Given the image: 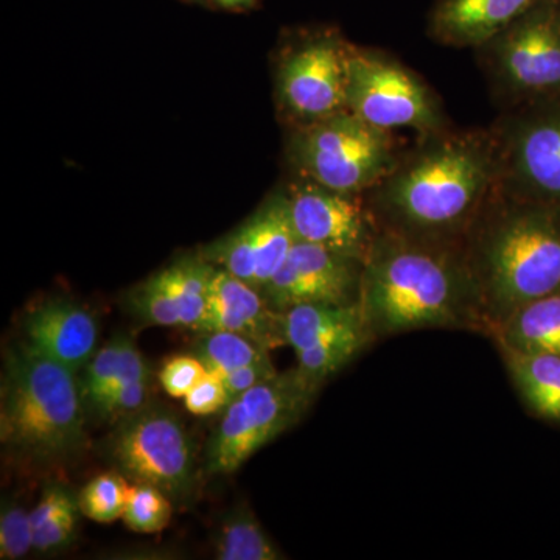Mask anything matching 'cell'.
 Instances as JSON below:
<instances>
[{
  "label": "cell",
  "instance_id": "6da1fadb",
  "mask_svg": "<svg viewBox=\"0 0 560 560\" xmlns=\"http://www.w3.org/2000/svg\"><path fill=\"white\" fill-rule=\"evenodd\" d=\"M497 187L492 130L445 127L420 135L363 197L378 230L463 243Z\"/></svg>",
  "mask_w": 560,
  "mask_h": 560
},
{
  "label": "cell",
  "instance_id": "7a4b0ae2",
  "mask_svg": "<svg viewBox=\"0 0 560 560\" xmlns=\"http://www.w3.org/2000/svg\"><path fill=\"white\" fill-rule=\"evenodd\" d=\"M360 307L374 341L423 329L489 334L463 243L378 230L364 260Z\"/></svg>",
  "mask_w": 560,
  "mask_h": 560
},
{
  "label": "cell",
  "instance_id": "3957f363",
  "mask_svg": "<svg viewBox=\"0 0 560 560\" xmlns=\"http://www.w3.org/2000/svg\"><path fill=\"white\" fill-rule=\"evenodd\" d=\"M463 248L489 335L515 308L560 290V208L497 187Z\"/></svg>",
  "mask_w": 560,
  "mask_h": 560
},
{
  "label": "cell",
  "instance_id": "277c9868",
  "mask_svg": "<svg viewBox=\"0 0 560 560\" xmlns=\"http://www.w3.org/2000/svg\"><path fill=\"white\" fill-rule=\"evenodd\" d=\"M79 377L21 341L7 349L0 382V442L32 463H61L86 445Z\"/></svg>",
  "mask_w": 560,
  "mask_h": 560
},
{
  "label": "cell",
  "instance_id": "5b68a950",
  "mask_svg": "<svg viewBox=\"0 0 560 560\" xmlns=\"http://www.w3.org/2000/svg\"><path fill=\"white\" fill-rule=\"evenodd\" d=\"M474 50L501 108L559 95L560 0H539Z\"/></svg>",
  "mask_w": 560,
  "mask_h": 560
},
{
  "label": "cell",
  "instance_id": "8992f818",
  "mask_svg": "<svg viewBox=\"0 0 560 560\" xmlns=\"http://www.w3.org/2000/svg\"><path fill=\"white\" fill-rule=\"evenodd\" d=\"M320 383L300 368L276 372L228 404L206 445L202 467L230 475L265 445L296 425L318 396Z\"/></svg>",
  "mask_w": 560,
  "mask_h": 560
},
{
  "label": "cell",
  "instance_id": "52a82bcc",
  "mask_svg": "<svg viewBox=\"0 0 560 560\" xmlns=\"http://www.w3.org/2000/svg\"><path fill=\"white\" fill-rule=\"evenodd\" d=\"M291 158L305 179L340 194L364 195L390 171L399 153L389 131L345 109L302 125L291 142Z\"/></svg>",
  "mask_w": 560,
  "mask_h": 560
},
{
  "label": "cell",
  "instance_id": "ba28073f",
  "mask_svg": "<svg viewBox=\"0 0 560 560\" xmlns=\"http://www.w3.org/2000/svg\"><path fill=\"white\" fill-rule=\"evenodd\" d=\"M106 456L127 480L162 490L173 504H189L200 485V460L189 431L175 411L161 405L117 420Z\"/></svg>",
  "mask_w": 560,
  "mask_h": 560
},
{
  "label": "cell",
  "instance_id": "9c48e42d",
  "mask_svg": "<svg viewBox=\"0 0 560 560\" xmlns=\"http://www.w3.org/2000/svg\"><path fill=\"white\" fill-rule=\"evenodd\" d=\"M346 109L378 130L419 135L447 127L440 98L418 73L382 50L348 46Z\"/></svg>",
  "mask_w": 560,
  "mask_h": 560
},
{
  "label": "cell",
  "instance_id": "30bf717a",
  "mask_svg": "<svg viewBox=\"0 0 560 560\" xmlns=\"http://www.w3.org/2000/svg\"><path fill=\"white\" fill-rule=\"evenodd\" d=\"M499 190L560 208V94L504 109L490 127Z\"/></svg>",
  "mask_w": 560,
  "mask_h": 560
},
{
  "label": "cell",
  "instance_id": "8fae6325",
  "mask_svg": "<svg viewBox=\"0 0 560 560\" xmlns=\"http://www.w3.org/2000/svg\"><path fill=\"white\" fill-rule=\"evenodd\" d=\"M346 40L326 32L302 40L280 62V105L302 125L346 109Z\"/></svg>",
  "mask_w": 560,
  "mask_h": 560
},
{
  "label": "cell",
  "instance_id": "7c38bea8",
  "mask_svg": "<svg viewBox=\"0 0 560 560\" xmlns=\"http://www.w3.org/2000/svg\"><path fill=\"white\" fill-rule=\"evenodd\" d=\"M282 313L285 342L296 353L298 368L319 383L374 341L360 304H302Z\"/></svg>",
  "mask_w": 560,
  "mask_h": 560
},
{
  "label": "cell",
  "instance_id": "4fadbf2b",
  "mask_svg": "<svg viewBox=\"0 0 560 560\" xmlns=\"http://www.w3.org/2000/svg\"><path fill=\"white\" fill-rule=\"evenodd\" d=\"M298 242L312 243L364 264L378 234L363 195L326 189L311 179L283 191Z\"/></svg>",
  "mask_w": 560,
  "mask_h": 560
},
{
  "label": "cell",
  "instance_id": "5bb4252c",
  "mask_svg": "<svg viewBox=\"0 0 560 560\" xmlns=\"http://www.w3.org/2000/svg\"><path fill=\"white\" fill-rule=\"evenodd\" d=\"M363 267L361 260L296 242L261 294L278 312L302 304H360Z\"/></svg>",
  "mask_w": 560,
  "mask_h": 560
},
{
  "label": "cell",
  "instance_id": "9a60e30c",
  "mask_svg": "<svg viewBox=\"0 0 560 560\" xmlns=\"http://www.w3.org/2000/svg\"><path fill=\"white\" fill-rule=\"evenodd\" d=\"M215 265L201 256L183 257L128 294V308L145 326L195 330L208 307Z\"/></svg>",
  "mask_w": 560,
  "mask_h": 560
},
{
  "label": "cell",
  "instance_id": "2e32d148",
  "mask_svg": "<svg viewBox=\"0 0 560 560\" xmlns=\"http://www.w3.org/2000/svg\"><path fill=\"white\" fill-rule=\"evenodd\" d=\"M195 330L198 334L232 331L270 352L287 345L283 313L271 308L261 291L219 267L210 282L208 307Z\"/></svg>",
  "mask_w": 560,
  "mask_h": 560
},
{
  "label": "cell",
  "instance_id": "e0dca14e",
  "mask_svg": "<svg viewBox=\"0 0 560 560\" xmlns=\"http://www.w3.org/2000/svg\"><path fill=\"white\" fill-rule=\"evenodd\" d=\"M25 342L68 370H84L97 352V318L75 302L47 301L24 318Z\"/></svg>",
  "mask_w": 560,
  "mask_h": 560
},
{
  "label": "cell",
  "instance_id": "ac0fdd59",
  "mask_svg": "<svg viewBox=\"0 0 560 560\" xmlns=\"http://www.w3.org/2000/svg\"><path fill=\"white\" fill-rule=\"evenodd\" d=\"M539 0H436L431 39L455 49H477L533 9Z\"/></svg>",
  "mask_w": 560,
  "mask_h": 560
},
{
  "label": "cell",
  "instance_id": "d6986e66",
  "mask_svg": "<svg viewBox=\"0 0 560 560\" xmlns=\"http://www.w3.org/2000/svg\"><path fill=\"white\" fill-rule=\"evenodd\" d=\"M490 337L500 349L560 355V290L515 308Z\"/></svg>",
  "mask_w": 560,
  "mask_h": 560
},
{
  "label": "cell",
  "instance_id": "ffe728a7",
  "mask_svg": "<svg viewBox=\"0 0 560 560\" xmlns=\"http://www.w3.org/2000/svg\"><path fill=\"white\" fill-rule=\"evenodd\" d=\"M515 388L530 411L560 425V355L500 349Z\"/></svg>",
  "mask_w": 560,
  "mask_h": 560
},
{
  "label": "cell",
  "instance_id": "44dd1931",
  "mask_svg": "<svg viewBox=\"0 0 560 560\" xmlns=\"http://www.w3.org/2000/svg\"><path fill=\"white\" fill-rule=\"evenodd\" d=\"M143 378H151L149 363L130 337L116 335L81 371L79 385L84 408L88 410L109 390Z\"/></svg>",
  "mask_w": 560,
  "mask_h": 560
},
{
  "label": "cell",
  "instance_id": "7402d4cb",
  "mask_svg": "<svg viewBox=\"0 0 560 560\" xmlns=\"http://www.w3.org/2000/svg\"><path fill=\"white\" fill-rule=\"evenodd\" d=\"M250 219L256 243V289L261 291L282 267L298 238L294 235L283 191L265 202Z\"/></svg>",
  "mask_w": 560,
  "mask_h": 560
},
{
  "label": "cell",
  "instance_id": "603a6c76",
  "mask_svg": "<svg viewBox=\"0 0 560 560\" xmlns=\"http://www.w3.org/2000/svg\"><path fill=\"white\" fill-rule=\"evenodd\" d=\"M79 500L61 485L44 489L38 504L31 511L33 551L54 555L68 548L75 537Z\"/></svg>",
  "mask_w": 560,
  "mask_h": 560
},
{
  "label": "cell",
  "instance_id": "cb8c5ba5",
  "mask_svg": "<svg viewBox=\"0 0 560 560\" xmlns=\"http://www.w3.org/2000/svg\"><path fill=\"white\" fill-rule=\"evenodd\" d=\"M213 552L220 560L285 559L246 506L235 508L224 515L213 539Z\"/></svg>",
  "mask_w": 560,
  "mask_h": 560
},
{
  "label": "cell",
  "instance_id": "d4e9b609",
  "mask_svg": "<svg viewBox=\"0 0 560 560\" xmlns=\"http://www.w3.org/2000/svg\"><path fill=\"white\" fill-rule=\"evenodd\" d=\"M194 355L201 361L209 374H215L219 377H224L246 364L271 359L270 350L232 331L200 334Z\"/></svg>",
  "mask_w": 560,
  "mask_h": 560
},
{
  "label": "cell",
  "instance_id": "484cf974",
  "mask_svg": "<svg viewBox=\"0 0 560 560\" xmlns=\"http://www.w3.org/2000/svg\"><path fill=\"white\" fill-rule=\"evenodd\" d=\"M128 490L130 486L120 471L98 475L80 490L77 497L80 512L97 523L119 521L127 506Z\"/></svg>",
  "mask_w": 560,
  "mask_h": 560
},
{
  "label": "cell",
  "instance_id": "4316f807",
  "mask_svg": "<svg viewBox=\"0 0 560 560\" xmlns=\"http://www.w3.org/2000/svg\"><path fill=\"white\" fill-rule=\"evenodd\" d=\"M172 512V500L162 490L143 482H132L121 521L135 533H161L171 523Z\"/></svg>",
  "mask_w": 560,
  "mask_h": 560
},
{
  "label": "cell",
  "instance_id": "83f0119b",
  "mask_svg": "<svg viewBox=\"0 0 560 560\" xmlns=\"http://www.w3.org/2000/svg\"><path fill=\"white\" fill-rule=\"evenodd\" d=\"M33 551L31 512L20 501L3 500L0 512V559L20 560Z\"/></svg>",
  "mask_w": 560,
  "mask_h": 560
},
{
  "label": "cell",
  "instance_id": "f1b7e54d",
  "mask_svg": "<svg viewBox=\"0 0 560 560\" xmlns=\"http://www.w3.org/2000/svg\"><path fill=\"white\" fill-rule=\"evenodd\" d=\"M151 382H153L151 378H143V381L127 383L109 390L94 401L88 411L98 416V419L113 420V422L135 415L149 405Z\"/></svg>",
  "mask_w": 560,
  "mask_h": 560
},
{
  "label": "cell",
  "instance_id": "f546056e",
  "mask_svg": "<svg viewBox=\"0 0 560 560\" xmlns=\"http://www.w3.org/2000/svg\"><path fill=\"white\" fill-rule=\"evenodd\" d=\"M208 371L195 355L173 357L162 366L160 382L168 396L184 399L206 377Z\"/></svg>",
  "mask_w": 560,
  "mask_h": 560
},
{
  "label": "cell",
  "instance_id": "4dcf8cb0",
  "mask_svg": "<svg viewBox=\"0 0 560 560\" xmlns=\"http://www.w3.org/2000/svg\"><path fill=\"white\" fill-rule=\"evenodd\" d=\"M226 388L223 378L215 374H206L194 389L184 397V405L194 416H212L228 407Z\"/></svg>",
  "mask_w": 560,
  "mask_h": 560
},
{
  "label": "cell",
  "instance_id": "1f68e13d",
  "mask_svg": "<svg viewBox=\"0 0 560 560\" xmlns=\"http://www.w3.org/2000/svg\"><path fill=\"white\" fill-rule=\"evenodd\" d=\"M275 364L271 359L257 361V363L246 364V366L238 368V370L230 372L224 375L223 383L226 388L228 400L232 401L242 396L243 393L259 385V383L267 381L276 374Z\"/></svg>",
  "mask_w": 560,
  "mask_h": 560
},
{
  "label": "cell",
  "instance_id": "d6a6232c",
  "mask_svg": "<svg viewBox=\"0 0 560 560\" xmlns=\"http://www.w3.org/2000/svg\"><path fill=\"white\" fill-rule=\"evenodd\" d=\"M223 7L228 9H238V7H248L254 0H217Z\"/></svg>",
  "mask_w": 560,
  "mask_h": 560
}]
</instances>
